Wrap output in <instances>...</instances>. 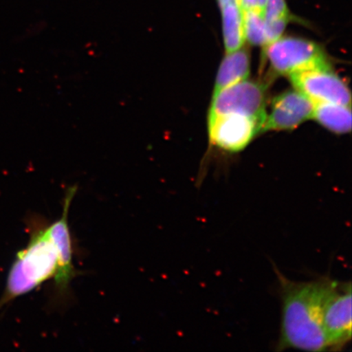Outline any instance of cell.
Instances as JSON below:
<instances>
[{"mask_svg":"<svg viewBox=\"0 0 352 352\" xmlns=\"http://www.w3.org/2000/svg\"><path fill=\"white\" fill-rule=\"evenodd\" d=\"M76 184L66 188L61 217L47 223L38 217L28 220L30 240L17 253L7 278L6 289L0 298V310L8 303L28 294L50 280L58 298H65L74 277V246L69 226V210Z\"/></svg>","mask_w":352,"mask_h":352,"instance_id":"6da1fadb","label":"cell"},{"mask_svg":"<svg viewBox=\"0 0 352 352\" xmlns=\"http://www.w3.org/2000/svg\"><path fill=\"white\" fill-rule=\"evenodd\" d=\"M281 299V325L276 351H329L323 328V306L329 277L296 281L274 264Z\"/></svg>","mask_w":352,"mask_h":352,"instance_id":"7a4b0ae2","label":"cell"},{"mask_svg":"<svg viewBox=\"0 0 352 352\" xmlns=\"http://www.w3.org/2000/svg\"><path fill=\"white\" fill-rule=\"evenodd\" d=\"M265 47L264 54L277 74L289 76L302 70L329 66L322 47L308 39L280 37Z\"/></svg>","mask_w":352,"mask_h":352,"instance_id":"3957f363","label":"cell"},{"mask_svg":"<svg viewBox=\"0 0 352 352\" xmlns=\"http://www.w3.org/2000/svg\"><path fill=\"white\" fill-rule=\"evenodd\" d=\"M329 351H341L351 340V283L330 279L323 306Z\"/></svg>","mask_w":352,"mask_h":352,"instance_id":"277c9868","label":"cell"},{"mask_svg":"<svg viewBox=\"0 0 352 352\" xmlns=\"http://www.w3.org/2000/svg\"><path fill=\"white\" fill-rule=\"evenodd\" d=\"M265 91L261 82L246 79L224 88L214 94L209 117L241 114L258 121L263 126L267 113Z\"/></svg>","mask_w":352,"mask_h":352,"instance_id":"5b68a950","label":"cell"},{"mask_svg":"<svg viewBox=\"0 0 352 352\" xmlns=\"http://www.w3.org/2000/svg\"><path fill=\"white\" fill-rule=\"evenodd\" d=\"M297 91L312 102L332 103L351 107V92L344 81L329 66L302 70L290 74Z\"/></svg>","mask_w":352,"mask_h":352,"instance_id":"8992f818","label":"cell"},{"mask_svg":"<svg viewBox=\"0 0 352 352\" xmlns=\"http://www.w3.org/2000/svg\"><path fill=\"white\" fill-rule=\"evenodd\" d=\"M261 129V122L241 114L209 117L211 144L228 152L241 151L248 146Z\"/></svg>","mask_w":352,"mask_h":352,"instance_id":"52a82bcc","label":"cell"},{"mask_svg":"<svg viewBox=\"0 0 352 352\" xmlns=\"http://www.w3.org/2000/svg\"><path fill=\"white\" fill-rule=\"evenodd\" d=\"M314 103L298 91H285L272 103L261 131L293 130L312 118Z\"/></svg>","mask_w":352,"mask_h":352,"instance_id":"ba28073f","label":"cell"},{"mask_svg":"<svg viewBox=\"0 0 352 352\" xmlns=\"http://www.w3.org/2000/svg\"><path fill=\"white\" fill-rule=\"evenodd\" d=\"M222 16L224 46L227 52L239 50L245 38L243 11L240 0H217Z\"/></svg>","mask_w":352,"mask_h":352,"instance_id":"9c48e42d","label":"cell"},{"mask_svg":"<svg viewBox=\"0 0 352 352\" xmlns=\"http://www.w3.org/2000/svg\"><path fill=\"white\" fill-rule=\"evenodd\" d=\"M250 72V57L246 50L228 52L224 57L215 81L214 94L235 83L245 80Z\"/></svg>","mask_w":352,"mask_h":352,"instance_id":"30bf717a","label":"cell"},{"mask_svg":"<svg viewBox=\"0 0 352 352\" xmlns=\"http://www.w3.org/2000/svg\"><path fill=\"white\" fill-rule=\"evenodd\" d=\"M312 118L325 129L338 134H345L351 130V107L332 103L314 104Z\"/></svg>","mask_w":352,"mask_h":352,"instance_id":"8fae6325","label":"cell"},{"mask_svg":"<svg viewBox=\"0 0 352 352\" xmlns=\"http://www.w3.org/2000/svg\"><path fill=\"white\" fill-rule=\"evenodd\" d=\"M245 38L252 45H266V23L264 12L243 11Z\"/></svg>","mask_w":352,"mask_h":352,"instance_id":"7c38bea8","label":"cell"},{"mask_svg":"<svg viewBox=\"0 0 352 352\" xmlns=\"http://www.w3.org/2000/svg\"><path fill=\"white\" fill-rule=\"evenodd\" d=\"M266 23L276 21L289 22L294 20V16L290 12L285 0H267L264 11Z\"/></svg>","mask_w":352,"mask_h":352,"instance_id":"4fadbf2b","label":"cell"},{"mask_svg":"<svg viewBox=\"0 0 352 352\" xmlns=\"http://www.w3.org/2000/svg\"><path fill=\"white\" fill-rule=\"evenodd\" d=\"M242 11H265L267 0H240Z\"/></svg>","mask_w":352,"mask_h":352,"instance_id":"5bb4252c","label":"cell"}]
</instances>
